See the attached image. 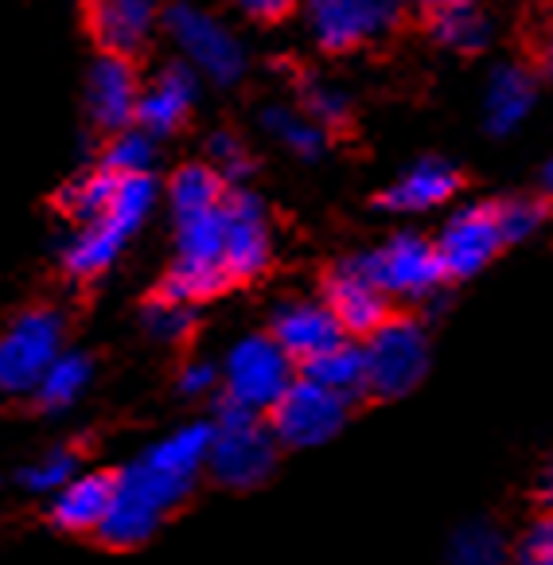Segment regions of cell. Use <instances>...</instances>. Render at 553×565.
<instances>
[{
  "mask_svg": "<svg viewBox=\"0 0 553 565\" xmlns=\"http://www.w3.org/2000/svg\"><path fill=\"white\" fill-rule=\"evenodd\" d=\"M195 491V483L157 468L149 457H132L114 468V495L94 539L109 550H137L164 526V519Z\"/></svg>",
  "mask_w": 553,
  "mask_h": 565,
  "instance_id": "6da1fadb",
  "label": "cell"
},
{
  "mask_svg": "<svg viewBox=\"0 0 553 565\" xmlns=\"http://www.w3.org/2000/svg\"><path fill=\"white\" fill-rule=\"evenodd\" d=\"M277 460H281V445L273 437L265 414L215 398L203 472L226 491H254L265 480H273Z\"/></svg>",
  "mask_w": 553,
  "mask_h": 565,
  "instance_id": "7a4b0ae2",
  "label": "cell"
},
{
  "mask_svg": "<svg viewBox=\"0 0 553 565\" xmlns=\"http://www.w3.org/2000/svg\"><path fill=\"white\" fill-rule=\"evenodd\" d=\"M152 195H157V183L145 172H121L117 175L114 200L102 211L98 218H91L83 234H78L63 254V269L75 281H94L117 262L121 246L129 242V234L141 226V218L149 215Z\"/></svg>",
  "mask_w": 553,
  "mask_h": 565,
  "instance_id": "3957f363",
  "label": "cell"
},
{
  "mask_svg": "<svg viewBox=\"0 0 553 565\" xmlns=\"http://www.w3.org/2000/svg\"><path fill=\"white\" fill-rule=\"evenodd\" d=\"M363 351V391L366 398L394 402L417 391L429 371V335L413 317L390 312L379 328L359 340Z\"/></svg>",
  "mask_w": 553,
  "mask_h": 565,
  "instance_id": "277c9868",
  "label": "cell"
},
{
  "mask_svg": "<svg viewBox=\"0 0 553 565\" xmlns=\"http://www.w3.org/2000/svg\"><path fill=\"white\" fill-rule=\"evenodd\" d=\"M66 317L51 305L24 308L0 328V398L28 402L40 374L63 351Z\"/></svg>",
  "mask_w": 553,
  "mask_h": 565,
  "instance_id": "5b68a950",
  "label": "cell"
},
{
  "mask_svg": "<svg viewBox=\"0 0 553 565\" xmlns=\"http://www.w3.org/2000/svg\"><path fill=\"white\" fill-rule=\"evenodd\" d=\"M351 417V402L339 398L336 391L312 383L297 371L285 394L269 406L265 422H269L273 437L281 449H320V445L336 441L343 425Z\"/></svg>",
  "mask_w": 553,
  "mask_h": 565,
  "instance_id": "8992f818",
  "label": "cell"
},
{
  "mask_svg": "<svg viewBox=\"0 0 553 565\" xmlns=\"http://www.w3.org/2000/svg\"><path fill=\"white\" fill-rule=\"evenodd\" d=\"M293 379H297V363L277 348L269 332L246 335L242 343H234L226 363L219 366V398L269 414V406L281 398Z\"/></svg>",
  "mask_w": 553,
  "mask_h": 565,
  "instance_id": "52a82bcc",
  "label": "cell"
},
{
  "mask_svg": "<svg viewBox=\"0 0 553 565\" xmlns=\"http://www.w3.org/2000/svg\"><path fill=\"white\" fill-rule=\"evenodd\" d=\"M359 269L379 285L386 297H433L440 285L448 281L445 269H440L437 246L429 238H417V234H397L382 249L355 258Z\"/></svg>",
  "mask_w": 553,
  "mask_h": 565,
  "instance_id": "ba28073f",
  "label": "cell"
},
{
  "mask_svg": "<svg viewBox=\"0 0 553 565\" xmlns=\"http://www.w3.org/2000/svg\"><path fill=\"white\" fill-rule=\"evenodd\" d=\"M223 274L231 285L257 281L269 266V231H265L262 203L249 192H226L223 203Z\"/></svg>",
  "mask_w": 553,
  "mask_h": 565,
  "instance_id": "9c48e42d",
  "label": "cell"
},
{
  "mask_svg": "<svg viewBox=\"0 0 553 565\" xmlns=\"http://www.w3.org/2000/svg\"><path fill=\"white\" fill-rule=\"evenodd\" d=\"M308 17L323 51L348 55L402 17V0H312Z\"/></svg>",
  "mask_w": 553,
  "mask_h": 565,
  "instance_id": "30bf717a",
  "label": "cell"
},
{
  "mask_svg": "<svg viewBox=\"0 0 553 565\" xmlns=\"http://www.w3.org/2000/svg\"><path fill=\"white\" fill-rule=\"evenodd\" d=\"M437 246L440 269H445L448 281H464V277L479 274L503 249V234L496 223V207L491 203H476V207H464L460 215H453V223L445 226Z\"/></svg>",
  "mask_w": 553,
  "mask_h": 565,
  "instance_id": "8fae6325",
  "label": "cell"
},
{
  "mask_svg": "<svg viewBox=\"0 0 553 565\" xmlns=\"http://www.w3.org/2000/svg\"><path fill=\"white\" fill-rule=\"evenodd\" d=\"M323 305L331 308L336 324L343 335L363 340L371 328H379L390 317V297L359 269L355 258L339 262L328 277H323Z\"/></svg>",
  "mask_w": 553,
  "mask_h": 565,
  "instance_id": "7c38bea8",
  "label": "cell"
},
{
  "mask_svg": "<svg viewBox=\"0 0 553 565\" xmlns=\"http://www.w3.org/2000/svg\"><path fill=\"white\" fill-rule=\"evenodd\" d=\"M83 28L106 55L137 58L149 47L157 0H78Z\"/></svg>",
  "mask_w": 553,
  "mask_h": 565,
  "instance_id": "4fadbf2b",
  "label": "cell"
},
{
  "mask_svg": "<svg viewBox=\"0 0 553 565\" xmlns=\"http://www.w3.org/2000/svg\"><path fill=\"white\" fill-rule=\"evenodd\" d=\"M168 32L180 40V47L188 51L215 83H234V78L242 75L238 43H234L211 17H199L188 4H176V9H168Z\"/></svg>",
  "mask_w": 553,
  "mask_h": 565,
  "instance_id": "5bb4252c",
  "label": "cell"
},
{
  "mask_svg": "<svg viewBox=\"0 0 553 565\" xmlns=\"http://www.w3.org/2000/svg\"><path fill=\"white\" fill-rule=\"evenodd\" d=\"M269 335L300 366L305 359L320 355L331 343L343 340V328L336 324V317H331V308L323 300H289V305L273 312Z\"/></svg>",
  "mask_w": 553,
  "mask_h": 565,
  "instance_id": "9a60e30c",
  "label": "cell"
},
{
  "mask_svg": "<svg viewBox=\"0 0 553 565\" xmlns=\"http://www.w3.org/2000/svg\"><path fill=\"white\" fill-rule=\"evenodd\" d=\"M109 495H114V472H75L59 491H51L47 523L63 534H94L106 519Z\"/></svg>",
  "mask_w": 553,
  "mask_h": 565,
  "instance_id": "2e32d148",
  "label": "cell"
},
{
  "mask_svg": "<svg viewBox=\"0 0 553 565\" xmlns=\"http://www.w3.org/2000/svg\"><path fill=\"white\" fill-rule=\"evenodd\" d=\"M137 71H132V58L121 55H102L98 67L91 75V114L94 125L114 134L132 121V106H137Z\"/></svg>",
  "mask_w": 553,
  "mask_h": 565,
  "instance_id": "e0dca14e",
  "label": "cell"
},
{
  "mask_svg": "<svg viewBox=\"0 0 553 565\" xmlns=\"http://www.w3.org/2000/svg\"><path fill=\"white\" fill-rule=\"evenodd\" d=\"M91 379H94V359L86 355V351H59L47 363V371L40 374L35 391L28 394V402H32L40 414L59 417L83 402Z\"/></svg>",
  "mask_w": 553,
  "mask_h": 565,
  "instance_id": "ac0fdd59",
  "label": "cell"
},
{
  "mask_svg": "<svg viewBox=\"0 0 553 565\" xmlns=\"http://www.w3.org/2000/svg\"><path fill=\"white\" fill-rule=\"evenodd\" d=\"M191 102H195V78L183 67H168L164 75L152 83V90L137 94L132 117L149 129V134H172L188 121Z\"/></svg>",
  "mask_w": 553,
  "mask_h": 565,
  "instance_id": "d6986e66",
  "label": "cell"
},
{
  "mask_svg": "<svg viewBox=\"0 0 553 565\" xmlns=\"http://www.w3.org/2000/svg\"><path fill=\"white\" fill-rule=\"evenodd\" d=\"M460 188H464V175L456 172L453 164H445V160H425V164H417L410 175H402L390 192L379 195V207L425 211V207H437V203L453 200Z\"/></svg>",
  "mask_w": 553,
  "mask_h": 565,
  "instance_id": "ffe728a7",
  "label": "cell"
},
{
  "mask_svg": "<svg viewBox=\"0 0 553 565\" xmlns=\"http://www.w3.org/2000/svg\"><path fill=\"white\" fill-rule=\"evenodd\" d=\"M297 371L305 374V379H312V383L336 391L339 398H348L351 406L366 398V391H363V351H359V340H351V335H343L339 343H331V348L320 351V355L305 359Z\"/></svg>",
  "mask_w": 553,
  "mask_h": 565,
  "instance_id": "44dd1931",
  "label": "cell"
},
{
  "mask_svg": "<svg viewBox=\"0 0 553 565\" xmlns=\"http://www.w3.org/2000/svg\"><path fill=\"white\" fill-rule=\"evenodd\" d=\"M231 289L223 266L219 262H191V258H176L172 269L157 281L152 297L160 300H180V305H203V300L219 297V292Z\"/></svg>",
  "mask_w": 553,
  "mask_h": 565,
  "instance_id": "7402d4cb",
  "label": "cell"
},
{
  "mask_svg": "<svg viewBox=\"0 0 553 565\" xmlns=\"http://www.w3.org/2000/svg\"><path fill=\"white\" fill-rule=\"evenodd\" d=\"M534 102V83L522 67H499L491 78V94H488V121L491 134H507L514 121H522Z\"/></svg>",
  "mask_w": 553,
  "mask_h": 565,
  "instance_id": "603a6c76",
  "label": "cell"
},
{
  "mask_svg": "<svg viewBox=\"0 0 553 565\" xmlns=\"http://www.w3.org/2000/svg\"><path fill=\"white\" fill-rule=\"evenodd\" d=\"M445 565H511V542L496 523H468L448 542Z\"/></svg>",
  "mask_w": 553,
  "mask_h": 565,
  "instance_id": "cb8c5ba5",
  "label": "cell"
},
{
  "mask_svg": "<svg viewBox=\"0 0 553 565\" xmlns=\"http://www.w3.org/2000/svg\"><path fill=\"white\" fill-rule=\"evenodd\" d=\"M176 246H180V258L219 262L223 258V211L206 207V211H183V215H176Z\"/></svg>",
  "mask_w": 553,
  "mask_h": 565,
  "instance_id": "d4e9b609",
  "label": "cell"
},
{
  "mask_svg": "<svg viewBox=\"0 0 553 565\" xmlns=\"http://www.w3.org/2000/svg\"><path fill=\"white\" fill-rule=\"evenodd\" d=\"M117 175L121 172H102L98 168L94 175L71 180L66 188H59L55 211H63L66 218H78V223H91V218H98L102 211L109 207V200H114Z\"/></svg>",
  "mask_w": 553,
  "mask_h": 565,
  "instance_id": "484cf974",
  "label": "cell"
},
{
  "mask_svg": "<svg viewBox=\"0 0 553 565\" xmlns=\"http://www.w3.org/2000/svg\"><path fill=\"white\" fill-rule=\"evenodd\" d=\"M425 24H429V32L437 35L440 43L464 51V55H471V51H479L488 43V20L479 17L471 0H460L453 9L437 12V17H429Z\"/></svg>",
  "mask_w": 553,
  "mask_h": 565,
  "instance_id": "4316f807",
  "label": "cell"
},
{
  "mask_svg": "<svg viewBox=\"0 0 553 565\" xmlns=\"http://www.w3.org/2000/svg\"><path fill=\"white\" fill-rule=\"evenodd\" d=\"M226 195V183L219 172H211L206 164H183L180 172L172 175V207L176 215L183 211H206L219 207Z\"/></svg>",
  "mask_w": 553,
  "mask_h": 565,
  "instance_id": "83f0119b",
  "label": "cell"
},
{
  "mask_svg": "<svg viewBox=\"0 0 553 565\" xmlns=\"http://www.w3.org/2000/svg\"><path fill=\"white\" fill-rule=\"evenodd\" d=\"M75 472H78V449L75 445H59V449L43 452L28 468H20V488L28 495H51V491L63 488Z\"/></svg>",
  "mask_w": 553,
  "mask_h": 565,
  "instance_id": "f1b7e54d",
  "label": "cell"
},
{
  "mask_svg": "<svg viewBox=\"0 0 553 565\" xmlns=\"http://www.w3.org/2000/svg\"><path fill=\"white\" fill-rule=\"evenodd\" d=\"M141 320H145V332L160 343H183L195 332V312H191V305H180V300L149 297Z\"/></svg>",
  "mask_w": 553,
  "mask_h": 565,
  "instance_id": "f546056e",
  "label": "cell"
},
{
  "mask_svg": "<svg viewBox=\"0 0 553 565\" xmlns=\"http://www.w3.org/2000/svg\"><path fill=\"white\" fill-rule=\"evenodd\" d=\"M297 83H300V102H305L308 114L320 117L323 129H331V134H348L351 125H355V121H351L348 102L339 98L336 90H328V86L312 83L308 75H297Z\"/></svg>",
  "mask_w": 553,
  "mask_h": 565,
  "instance_id": "4dcf8cb0",
  "label": "cell"
},
{
  "mask_svg": "<svg viewBox=\"0 0 553 565\" xmlns=\"http://www.w3.org/2000/svg\"><path fill=\"white\" fill-rule=\"evenodd\" d=\"M152 164V141L145 134H117L102 149V172H145Z\"/></svg>",
  "mask_w": 553,
  "mask_h": 565,
  "instance_id": "1f68e13d",
  "label": "cell"
},
{
  "mask_svg": "<svg viewBox=\"0 0 553 565\" xmlns=\"http://www.w3.org/2000/svg\"><path fill=\"white\" fill-rule=\"evenodd\" d=\"M262 121H265V129L281 137V141L289 145V149L297 152V157H305V160L320 157L323 134H320V129H312V125L297 121V114H289V109H265Z\"/></svg>",
  "mask_w": 553,
  "mask_h": 565,
  "instance_id": "d6a6232c",
  "label": "cell"
},
{
  "mask_svg": "<svg viewBox=\"0 0 553 565\" xmlns=\"http://www.w3.org/2000/svg\"><path fill=\"white\" fill-rule=\"evenodd\" d=\"M491 207H496V223H499V234H503V246L534 234V226L542 223V215H545V203H534V200H499V203H491Z\"/></svg>",
  "mask_w": 553,
  "mask_h": 565,
  "instance_id": "836d02e7",
  "label": "cell"
},
{
  "mask_svg": "<svg viewBox=\"0 0 553 565\" xmlns=\"http://www.w3.org/2000/svg\"><path fill=\"white\" fill-rule=\"evenodd\" d=\"M511 565H553V523L550 515L534 519L511 546Z\"/></svg>",
  "mask_w": 553,
  "mask_h": 565,
  "instance_id": "e575fe53",
  "label": "cell"
},
{
  "mask_svg": "<svg viewBox=\"0 0 553 565\" xmlns=\"http://www.w3.org/2000/svg\"><path fill=\"white\" fill-rule=\"evenodd\" d=\"M176 391H180L183 398H215L219 366L206 363V359H191V363H183L180 374H176Z\"/></svg>",
  "mask_w": 553,
  "mask_h": 565,
  "instance_id": "d590c367",
  "label": "cell"
},
{
  "mask_svg": "<svg viewBox=\"0 0 553 565\" xmlns=\"http://www.w3.org/2000/svg\"><path fill=\"white\" fill-rule=\"evenodd\" d=\"M211 157L219 160V164L226 168L231 175H246L249 168H254V160H249V152L242 149V141L234 134H219L215 141H211Z\"/></svg>",
  "mask_w": 553,
  "mask_h": 565,
  "instance_id": "8d00e7d4",
  "label": "cell"
},
{
  "mask_svg": "<svg viewBox=\"0 0 553 565\" xmlns=\"http://www.w3.org/2000/svg\"><path fill=\"white\" fill-rule=\"evenodd\" d=\"M242 12L257 24H281L297 12V0H238Z\"/></svg>",
  "mask_w": 553,
  "mask_h": 565,
  "instance_id": "74e56055",
  "label": "cell"
},
{
  "mask_svg": "<svg viewBox=\"0 0 553 565\" xmlns=\"http://www.w3.org/2000/svg\"><path fill=\"white\" fill-rule=\"evenodd\" d=\"M413 9L422 12L425 20L429 17H437V12H445V9H453V4H460V0H410Z\"/></svg>",
  "mask_w": 553,
  "mask_h": 565,
  "instance_id": "f35d334b",
  "label": "cell"
}]
</instances>
